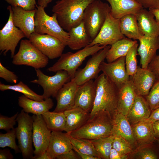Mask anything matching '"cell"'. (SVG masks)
<instances>
[{"mask_svg":"<svg viewBox=\"0 0 159 159\" xmlns=\"http://www.w3.org/2000/svg\"><path fill=\"white\" fill-rule=\"evenodd\" d=\"M95 0H58L53 6L52 11L56 14L61 27L68 32L82 21L85 9Z\"/></svg>","mask_w":159,"mask_h":159,"instance_id":"1","label":"cell"},{"mask_svg":"<svg viewBox=\"0 0 159 159\" xmlns=\"http://www.w3.org/2000/svg\"><path fill=\"white\" fill-rule=\"evenodd\" d=\"M113 119L108 111L101 110L77 129L67 133L75 138L93 140L107 137L111 135Z\"/></svg>","mask_w":159,"mask_h":159,"instance_id":"2","label":"cell"},{"mask_svg":"<svg viewBox=\"0 0 159 159\" xmlns=\"http://www.w3.org/2000/svg\"><path fill=\"white\" fill-rule=\"evenodd\" d=\"M96 94L89 119L101 110L108 112L112 117L117 111L118 88L103 73L95 79Z\"/></svg>","mask_w":159,"mask_h":159,"instance_id":"3","label":"cell"},{"mask_svg":"<svg viewBox=\"0 0 159 159\" xmlns=\"http://www.w3.org/2000/svg\"><path fill=\"white\" fill-rule=\"evenodd\" d=\"M105 47L97 44L87 46L74 53L69 52L62 54L57 61L47 70L55 72L59 70H65L72 80L74 77L78 68L86 57L92 55Z\"/></svg>","mask_w":159,"mask_h":159,"instance_id":"4","label":"cell"},{"mask_svg":"<svg viewBox=\"0 0 159 159\" xmlns=\"http://www.w3.org/2000/svg\"><path fill=\"white\" fill-rule=\"evenodd\" d=\"M110 11V6L100 0H95L85 9L82 21L92 41L98 34Z\"/></svg>","mask_w":159,"mask_h":159,"instance_id":"5","label":"cell"},{"mask_svg":"<svg viewBox=\"0 0 159 159\" xmlns=\"http://www.w3.org/2000/svg\"><path fill=\"white\" fill-rule=\"evenodd\" d=\"M34 16L35 32L41 34H47L56 37L66 46L69 39L68 32L59 24L56 14L51 16L45 12L44 8L36 6Z\"/></svg>","mask_w":159,"mask_h":159,"instance_id":"6","label":"cell"},{"mask_svg":"<svg viewBox=\"0 0 159 159\" xmlns=\"http://www.w3.org/2000/svg\"><path fill=\"white\" fill-rule=\"evenodd\" d=\"M16 121L18 125L16 128V137L23 158L32 159L34 152L32 146V116L22 110L18 114Z\"/></svg>","mask_w":159,"mask_h":159,"instance_id":"7","label":"cell"},{"mask_svg":"<svg viewBox=\"0 0 159 159\" xmlns=\"http://www.w3.org/2000/svg\"><path fill=\"white\" fill-rule=\"evenodd\" d=\"M12 63L16 65H25L35 69L46 67L49 58L28 39L22 40L18 52L12 57Z\"/></svg>","mask_w":159,"mask_h":159,"instance_id":"8","label":"cell"},{"mask_svg":"<svg viewBox=\"0 0 159 159\" xmlns=\"http://www.w3.org/2000/svg\"><path fill=\"white\" fill-rule=\"evenodd\" d=\"M35 70L37 79L30 82L42 87L43 90L42 95L44 99L51 96L55 97L63 86L71 80L70 76L65 70L58 71L54 75L50 76L44 74L39 69Z\"/></svg>","mask_w":159,"mask_h":159,"instance_id":"9","label":"cell"},{"mask_svg":"<svg viewBox=\"0 0 159 159\" xmlns=\"http://www.w3.org/2000/svg\"><path fill=\"white\" fill-rule=\"evenodd\" d=\"M7 9L9 13V19L4 26L0 30V51L4 55L9 51L11 57L12 58L18 44L25 36L23 32L15 26L13 23L11 6H8Z\"/></svg>","mask_w":159,"mask_h":159,"instance_id":"10","label":"cell"},{"mask_svg":"<svg viewBox=\"0 0 159 159\" xmlns=\"http://www.w3.org/2000/svg\"><path fill=\"white\" fill-rule=\"evenodd\" d=\"M29 39L50 59L60 57L66 46L57 38L47 34H41L34 32L31 34Z\"/></svg>","mask_w":159,"mask_h":159,"instance_id":"11","label":"cell"},{"mask_svg":"<svg viewBox=\"0 0 159 159\" xmlns=\"http://www.w3.org/2000/svg\"><path fill=\"white\" fill-rule=\"evenodd\" d=\"M125 37L121 32L120 19L114 18L110 12L98 34L88 46L97 44L104 46L111 45Z\"/></svg>","mask_w":159,"mask_h":159,"instance_id":"12","label":"cell"},{"mask_svg":"<svg viewBox=\"0 0 159 159\" xmlns=\"http://www.w3.org/2000/svg\"><path fill=\"white\" fill-rule=\"evenodd\" d=\"M110 47V45L106 46L92 55L85 67L77 70L74 77L71 80L80 85L90 80L97 78L101 71L100 64L106 59L108 51Z\"/></svg>","mask_w":159,"mask_h":159,"instance_id":"13","label":"cell"},{"mask_svg":"<svg viewBox=\"0 0 159 159\" xmlns=\"http://www.w3.org/2000/svg\"><path fill=\"white\" fill-rule=\"evenodd\" d=\"M32 140L35 149L33 159H37L47 150L52 131L47 127L42 115H33Z\"/></svg>","mask_w":159,"mask_h":159,"instance_id":"14","label":"cell"},{"mask_svg":"<svg viewBox=\"0 0 159 159\" xmlns=\"http://www.w3.org/2000/svg\"><path fill=\"white\" fill-rule=\"evenodd\" d=\"M125 57H122L111 62L103 61L100 66L101 71L118 88L130 80L126 70Z\"/></svg>","mask_w":159,"mask_h":159,"instance_id":"15","label":"cell"},{"mask_svg":"<svg viewBox=\"0 0 159 159\" xmlns=\"http://www.w3.org/2000/svg\"><path fill=\"white\" fill-rule=\"evenodd\" d=\"M12 12L14 25L21 29L29 39L31 34L35 32L36 9L28 11L19 6L12 7Z\"/></svg>","mask_w":159,"mask_h":159,"instance_id":"16","label":"cell"},{"mask_svg":"<svg viewBox=\"0 0 159 159\" xmlns=\"http://www.w3.org/2000/svg\"><path fill=\"white\" fill-rule=\"evenodd\" d=\"M96 94L95 84L93 80L79 85L74 107H80L90 113L93 106Z\"/></svg>","mask_w":159,"mask_h":159,"instance_id":"17","label":"cell"},{"mask_svg":"<svg viewBox=\"0 0 159 159\" xmlns=\"http://www.w3.org/2000/svg\"><path fill=\"white\" fill-rule=\"evenodd\" d=\"M138 95L146 96L156 80L154 73L148 67L138 66L135 73L130 76Z\"/></svg>","mask_w":159,"mask_h":159,"instance_id":"18","label":"cell"},{"mask_svg":"<svg viewBox=\"0 0 159 159\" xmlns=\"http://www.w3.org/2000/svg\"><path fill=\"white\" fill-rule=\"evenodd\" d=\"M113 127L111 135L120 136L124 138L132 149L138 145L134 137L132 127L127 116L117 111L112 116Z\"/></svg>","mask_w":159,"mask_h":159,"instance_id":"19","label":"cell"},{"mask_svg":"<svg viewBox=\"0 0 159 159\" xmlns=\"http://www.w3.org/2000/svg\"><path fill=\"white\" fill-rule=\"evenodd\" d=\"M68 134L62 131H52L48 148L46 151L50 159L72 149Z\"/></svg>","mask_w":159,"mask_h":159,"instance_id":"20","label":"cell"},{"mask_svg":"<svg viewBox=\"0 0 159 159\" xmlns=\"http://www.w3.org/2000/svg\"><path fill=\"white\" fill-rule=\"evenodd\" d=\"M78 86L72 80L63 86L55 97L57 104L54 112H63L74 107L76 94Z\"/></svg>","mask_w":159,"mask_h":159,"instance_id":"21","label":"cell"},{"mask_svg":"<svg viewBox=\"0 0 159 159\" xmlns=\"http://www.w3.org/2000/svg\"><path fill=\"white\" fill-rule=\"evenodd\" d=\"M139 40L140 44L138 52L140 57V64L142 68H147L159 49V36L143 35Z\"/></svg>","mask_w":159,"mask_h":159,"instance_id":"22","label":"cell"},{"mask_svg":"<svg viewBox=\"0 0 159 159\" xmlns=\"http://www.w3.org/2000/svg\"><path fill=\"white\" fill-rule=\"evenodd\" d=\"M132 80L124 83L118 88L117 111L127 116L137 95Z\"/></svg>","mask_w":159,"mask_h":159,"instance_id":"23","label":"cell"},{"mask_svg":"<svg viewBox=\"0 0 159 159\" xmlns=\"http://www.w3.org/2000/svg\"><path fill=\"white\" fill-rule=\"evenodd\" d=\"M138 26L144 35L151 37L159 36V23L149 10L143 8L136 15Z\"/></svg>","mask_w":159,"mask_h":159,"instance_id":"24","label":"cell"},{"mask_svg":"<svg viewBox=\"0 0 159 159\" xmlns=\"http://www.w3.org/2000/svg\"><path fill=\"white\" fill-rule=\"evenodd\" d=\"M110 4V13L114 18L120 19L128 14L136 15L142 6L135 0H106Z\"/></svg>","mask_w":159,"mask_h":159,"instance_id":"25","label":"cell"},{"mask_svg":"<svg viewBox=\"0 0 159 159\" xmlns=\"http://www.w3.org/2000/svg\"><path fill=\"white\" fill-rule=\"evenodd\" d=\"M18 104L25 112L36 115H42L54 106L53 100L50 97L39 101L30 99L24 95L19 97Z\"/></svg>","mask_w":159,"mask_h":159,"instance_id":"26","label":"cell"},{"mask_svg":"<svg viewBox=\"0 0 159 159\" xmlns=\"http://www.w3.org/2000/svg\"><path fill=\"white\" fill-rule=\"evenodd\" d=\"M66 117L64 131L69 133L80 128L88 120L90 113L78 107H74L63 112Z\"/></svg>","mask_w":159,"mask_h":159,"instance_id":"27","label":"cell"},{"mask_svg":"<svg viewBox=\"0 0 159 159\" xmlns=\"http://www.w3.org/2000/svg\"><path fill=\"white\" fill-rule=\"evenodd\" d=\"M69 39L67 46L71 49L76 50L88 46L92 41L86 30L83 21L68 32Z\"/></svg>","mask_w":159,"mask_h":159,"instance_id":"28","label":"cell"},{"mask_svg":"<svg viewBox=\"0 0 159 159\" xmlns=\"http://www.w3.org/2000/svg\"><path fill=\"white\" fill-rule=\"evenodd\" d=\"M131 126L138 145L143 146L151 144L156 139L152 123L143 120Z\"/></svg>","mask_w":159,"mask_h":159,"instance_id":"29","label":"cell"},{"mask_svg":"<svg viewBox=\"0 0 159 159\" xmlns=\"http://www.w3.org/2000/svg\"><path fill=\"white\" fill-rule=\"evenodd\" d=\"M151 110L143 96L137 95L127 117L131 125L147 119Z\"/></svg>","mask_w":159,"mask_h":159,"instance_id":"30","label":"cell"},{"mask_svg":"<svg viewBox=\"0 0 159 159\" xmlns=\"http://www.w3.org/2000/svg\"><path fill=\"white\" fill-rule=\"evenodd\" d=\"M120 26L122 33L129 39L139 40L144 35L139 29L135 15L128 14L122 17Z\"/></svg>","mask_w":159,"mask_h":159,"instance_id":"31","label":"cell"},{"mask_svg":"<svg viewBox=\"0 0 159 159\" xmlns=\"http://www.w3.org/2000/svg\"><path fill=\"white\" fill-rule=\"evenodd\" d=\"M137 43V40L125 37L113 43L108 51L106 58L107 62H111L125 56L130 49Z\"/></svg>","mask_w":159,"mask_h":159,"instance_id":"32","label":"cell"},{"mask_svg":"<svg viewBox=\"0 0 159 159\" xmlns=\"http://www.w3.org/2000/svg\"><path fill=\"white\" fill-rule=\"evenodd\" d=\"M42 115L47 127L52 131H64L66 119L64 112L49 111Z\"/></svg>","mask_w":159,"mask_h":159,"instance_id":"33","label":"cell"},{"mask_svg":"<svg viewBox=\"0 0 159 159\" xmlns=\"http://www.w3.org/2000/svg\"><path fill=\"white\" fill-rule=\"evenodd\" d=\"M8 90L21 92L27 97L32 100L39 101L44 100L42 95L37 94L21 81L13 85H5L0 82V90L4 91Z\"/></svg>","mask_w":159,"mask_h":159,"instance_id":"34","label":"cell"},{"mask_svg":"<svg viewBox=\"0 0 159 159\" xmlns=\"http://www.w3.org/2000/svg\"><path fill=\"white\" fill-rule=\"evenodd\" d=\"M68 135L72 148H75L82 153L97 157L100 159H101L90 140L75 138Z\"/></svg>","mask_w":159,"mask_h":159,"instance_id":"35","label":"cell"},{"mask_svg":"<svg viewBox=\"0 0 159 159\" xmlns=\"http://www.w3.org/2000/svg\"><path fill=\"white\" fill-rule=\"evenodd\" d=\"M114 136L90 140L101 159H109V156Z\"/></svg>","mask_w":159,"mask_h":159,"instance_id":"36","label":"cell"},{"mask_svg":"<svg viewBox=\"0 0 159 159\" xmlns=\"http://www.w3.org/2000/svg\"><path fill=\"white\" fill-rule=\"evenodd\" d=\"M138 44H135L130 49L125 57L127 73L129 76H133L136 72L138 66L137 58Z\"/></svg>","mask_w":159,"mask_h":159,"instance_id":"37","label":"cell"},{"mask_svg":"<svg viewBox=\"0 0 159 159\" xmlns=\"http://www.w3.org/2000/svg\"><path fill=\"white\" fill-rule=\"evenodd\" d=\"M16 128L7 131L5 133H0V147H8L13 149L16 153H21L18 145L16 142Z\"/></svg>","mask_w":159,"mask_h":159,"instance_id":"38","label":"cell"},{"mask_svg":"<svg viewBox=\"0 0 159 159\" xmlns=\"http://www.w3.org/2000/svg\"><path fill=\"white\" fill-rule=\"evenodd\" d=\"M145 100L152 112L159 107V79L156 80L145 96Z\"/></svg>","mask_w":159,"mask_h":159,"instance_id":"39","label":"cell"},{"mask_svg":"<svg viewBox=\"0 0 159 159\" xmlns=\"http://www.w3.org/2000/svg\"><path fill=\"white\" fill-rule=\"evenodd\" d=\"M112 147L119 153L124 155H128L133 151V149L130 144L120 136H114Z\"/></svg>","mask_w":159,"mask_h":159,"instance_id":"40","label":"cell"},{"mask_svg":"<svg viewBox=\"0 0 159 159\" xmlns=\"http://www.w3.org/2000/svg\"><path fill=\"white\" fill-rule=\"evenodd\" d=\"M19 113L16 114L11 117H7L0 115V129L8 131L14 128V126L16 124V118Z\"/></svg>","mask_w":159,"mask_h":159,"instance_id":"41","label":"cell"},{"mask_svg":"<svg viewBox=\"0 0 159 159\" xmlns=\"http://www.w3.org/2000/svg\"><path fill=\"white\" fill-rule=\"evenodd\" d=\"M12 7L19 6L26 10L36 9L35 0H5Z\"/></svg>","mask_w":159,"mask_h":159,"instance_id":"42","label":"cell"},{"mask_svg":"<svg viewBox=\"0 0 159 159\" xmlns=\"http://www.w3.org/2000/svg\"><path fill=\"white\" fill-rule=\"evenodd\" d=\"M0 77L8 82L16 84L18 77L14 73L7 69L0 62Z\"/></svg>","mask_w":159,"mask_h":159,"instance_id":"43","label":"cell"},{"mask_svg":"<svg viewBox=\"0 0 159 159\" xmlns=\"http://www.w3.org/2000/svg\"><path fill=\"white\" fill-rule=\"evenodd\" d=\"M137 158L141 159H156L158 157L151 149L143 148L140 150L137 153Z\"/></svg>","mask_w":159,"mask_h":159,"instance_id":"44","label":"cell"},{"mask_svg":"<svg viewBox=\"0 0 159 159\" xmlns=\"http://www.w3.org/2000/svg\"><path fill=\"white\" fill-rule=\"evenodd\" d=\"M148 68L155 74L156 80L159 79V55H156L149 64Z\"/></svg>","mask_w":159,"mask_h":159,"instance_id":"45","label":"cell"},{"mask_svg":"<svg viewBox=\"0 0 159 159\" xmlns=\"http://www.w3.org/2000/svg\"><path fill=\"white\" fill-rule=\"evenodd\" d=\"M144 8H159V0H135Z\"/></svg>","mask_w":159,"mask_h":159,"instance_id":"46","label":"cell"},{"mask_svg":"<svg viewBox=\"0 0 159 159\" xmlns=\"http://www.w3.org/2000/svg\"><path fill=\"white\" fill-rule=\"evenodd\" d=\"M73 149L64 153L58 156L57 159H81L77 153H76Z\"/></svg>","mask_w":159,"mask_h":159,"instance_id":"47","label":"cell"},{"mask_svg":"<svg viewBox=\"0 0 159 159\" xmlns=\"http://www.w3.org/2000/svg\"><path fill=\"white\" fill-rule=\"evenodd\" d=\"M128 157V155L122 154L112 147L110 151L109 159H127Z\"/></svg>","mask_w":159,"mask_h":159,"instance_id":"48","label":"cell"},{"mask_svg":"<svg viewBox=\"0 0 159 159\" xmlns=\"http://www.w3.org/2000/svg\"><path fill=\"white\" fill-rule=\"evenodd\" d=\"M144 120L152 124L155 122L159 121V107L152 111L148 118Z\"/></svg>","mask_w":159,"mask_h":159,"instance_id":"49","label":"cell"},{"mask_svg":"<svg viewBox=\"0 0 159 159\" xmlns=\"http://www.w3.org/2000/svg\"><path fill=\"white\" fill-rule=\"evenodd\" d=\"M13 158L14 156L9 149H0V159H13Z\"/></svg>","mask_w":159,"mask_h":159,"instance_id":"50","label":"cell"},{"mask_svg":"<svg viewBox=\"0 0 159 159\" xmlns=\"http://www.w3.org/2000/svg\"><path fill=\"white\" fill-rule=\"evenodd\" d=\"M152 126L155 136L156 139H159V121L155 122L152 124Z\"/></svg>","mask_w":159,"mask_h":159,"instance_id":"51","label":"cell"},{"mask_svg":"<svg viewBox=\"0 0 159 159\" xmlns=\"http://www.w3.org/2000/svg\"><path fill=\"white\" fill-rule=\"evenodd\" d=\"M76 152L82 159H100L98 157L90 156L85 154L82 153L74 148H72Z\"/></svg>","mask_w":159,"mask_h":159,"instance_id":"52","label":"cell"},{"mask_svg":"<svg viewBox=\"0 0 159 159\" xmlns=\"http://www.w3.org/2000/svg\"><path fill=\"white\" fill-rule=\"evenodd\" d=\"M54 0H38L37 4L43 8L46 7L48 5Z\"/></svg>","mask_w":159,"mask_h":159,"instance_id":"53","label":"cell"},{"mask_svg":"<svg viewBox=\"0 0 159 159\" xmlns=\"http://www.w3.org/2000/svg\"><path fill=\"white\" fill-rule=\"evenodd\" d=\"M149 10L153 14L157 21L159 23V8L150 9Z\"/></svg>","mask_w":159,"mask_h":159,"instance_id":"54","label":"cell"},{"mask_svg":"<svg viewBox=\"0 0 159 159\" xmlns=\"http://www.w3.org/2000/svg\"><path fill=\"white\" fill-rule=\"evenodd\" d=\"M37 159H50L46 151L38 157Z\"/></svg>","mask_w":159,"mask_h":159,"instance_id":"55","label":"cell"},{"mask_svg":"<svg viewBox=\"0 0 159 159\" xmlns=\"http://www.w3.org/2000/svg\"><path fill=\"white\" fill-rule=\"evenodd\" d=\"M158 144H159V139H158Z\"/></svg>","mask_w":159,"mask_h":159,"instance_id":"56","label":"cell"}]
</instances>
